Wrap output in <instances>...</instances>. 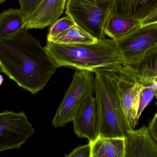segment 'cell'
<instances>
[{
	"label": "cell",
	"instance_id": "4",
	"mask_svg": "<svg viewBox=\"0 0 157 157\" xmlns=\"http://www.w3.org/2000/svg\"><path fill=\"white\" fill-rule=\"evenodd\" d=\"M113 0H67L65 14L78 27L95 38H105L104 27Z\"/></svg>",
	"mask_w": 157,
	"mask_h": 157
},
{
	"label": "cell",
	"instance_id": "14",
	"mask_svg": "<svg viewBox=\"0 0 157 157\" xmlns=\"http://www.w3.org/2000/svg\"><path fill=\"white\" fill-rule=\"evenodd\" d=\"M141 22L127 17L110 14L104 27V34L118 40L141 26Z\"/></svg>",
	"mask_w": 157,
	"mask_h": 157
},
{
	"label": "cell",
	"instance_id": "26",
	"mask_svg": "<svg viewBox=\"0 0 157 157\" xmlns=\"http://www.w3.org/2000/svg\"><path fill=\"white\" fill-rule=\"evenodd\" d=\"M156 97L157 99V92H156Z\"/></svg>",
	"mask_w": 157,
	"mask_h": 157
},
{
	"label": "cell",
	"instance_id": "12",
	"mask_svg": "<svg viewBox=\"0 0 157 157\" xmlns=\"http://www.w3.org/2000/svg\"><path fill=\"white\" fill-rule=\"evenodd\" d=\"M157 8V0H113L111 14L142 21Z\"/></svg>",
	"mask_w": 157,
	"mask_h": 157
},
{
	"label": "cell",
	"instance_id": "5",
	"mask_svg": "<svg viewBox=\"0 0 157 157\" xmlns=\"http://www.w3.org/2000/svg\"><path fill=\"white\" fill-rule=\"evenodd\" d=\"M90 71L77 69L52 121L55 128L72 122L76 111L88 96L95 93V76Z\"/></svg>",
	"mask_w": 157,
	"mask_h": 157
},
{
	"label": "cell",
	"instance_id": "15",
	"mask_svg": "<svg viewBox=\"0 0 157 157\" xmlns=\"http://www.w3.org/2000/svg\"><path fill=\"white\" fill-rule=\"evenodd\" d=\"M91 145V157H124V138L99 136Z\"/></svg>",
	"mask_w": 157,
	"mask_h": 157
},
{
	"label": "cell",
	"instance_id": "3",
	"mask_svg": "<svg viewBox=\"0 0 157 157\" xmlns=\"http://www.w3.org/2000/svg\"><path fill=\"white\" fill-rule=\"evenodd\" d=\"M115 68L95 69V94L99 136L125 138L132 131L125 118L117 87Z\"/></svg>",
	"mask_w": 157,
	"mask_h": 157
},
{
	"label": "cell",
	"instance_id": "19",
	"mask_svg": "<svg viewBox=\"0 0 157 157\" xmlns=\"http://www.w3.org/2000/svg\"><path fill=\"white\" fill-rule=\"evenodd\" d=\"M75 23L70 17H64L60 19H57L51 25L49 32L47 35V39L52 37L59 33L65 31L72 26Z\"/></svg>",
	"mask_w": 157,
	"mask_h": 157
},
{
	"label": "cell",
	"instance_id": "27",
	"mask_svg": "<svg viewBox=\"0 0 157 157\" xmlns=\"http://www.w3.org/2000/svg\"><path fill=\"white\" fill-rule=\"evenodd\" d=\"M2 73V70H1V68H0V73Z\"/></svg>",
	"mask_w": 157,
	"mask_h": 157
},
{
	"label": "cell",
	"instance_id": "24",
	"mask_svg": "<svg viewBox=\"0 0 157 157\" xmlns=\"http://www.w3.org/2000/svg\"><path fill=\"white\" fill-rule=\"evenodd\" d=\"M4 78L2 75H0V86L2 85V84L3 83Z\"/></svg>",
	"mask_w": 157,
	"mask_h": 157
},
{
	"label": "cell",
	"instance_id": "18",
	"mask_svg": "<svg viewBox=\"0 0 157 157\" xmlns=\"http://www.w3.org/2000/svg\"><path fill=\"white\" fill-rule=\"evenodd\" d=\"M157 88V87L155 85H144L140 93L139 109L136 117L137 121L139 120L144 110L149 105L154 97L156 96Z\"/></svg>",
	"mask_w": 157,
	"mask_h": 157
},
{
	"label": "cell",
	"instance_id": "1",
	"mask_svg": "<svg viewBox=\"0 0 157 157\" xmlns=\"http://www.w3.org/2000/svg\"><path fill=\"white\" fill-rule=\"evenodd\" d=\"M0 68L18 86L35 95L44 88L58 67L39 40L24 27L0 38Z\"/></svg>",
	"mask_w": 157,
	"mask_h": 157
},
{
	"label": "cell",
	"instance_id": "16",
	"mask_svg": "<svg viewBox=\"0 0 157 157\" xmlns=\"http://www.w3.org/2000/svg\"><path fill=\"white\" fill-rule=\"evenodd\" d=\"M47 41L59 44L73 45L96 43L99 40L75 24L65 31L47 39Z\"/></svg>",
	"mask_w": 157,
	"mask_h": 157
},
{
	"label": "cell",
	"instance_id": "7",
	"mask_svg": "<svg viewBox=\"0 0 157 157\" xmlns=\"http://www.w3.org/2000/svg\"><path fill=\"white\" fill-rule=\"evenodd\" d=\"M116 41L124 66L135 64L147 52L157 46V23L140 26Z\"/></svg>",
	"mask_w": 157,
	"mask_h": 157
},
{
	"label": "cell",
	"instance_id": "25",
	"mask_svg": "<svg viewBox=\"0 0 157 157\" xmlns=\"http://www.w3.org/2000/svg\"><path fill=\"white\" fill-rule=\"evenodd\" d=\"M6 1V0H0V4H1L3 2H5Z\"/></svg>",
	"mask_w": 157,
	"mask_h": 157
},
{
	"label": "cell",
	"instance_id": "23",
	"mask_svg": "<svg viewBox=\"0 0 157 157\" xmlns=\"http://www.w3.org/2000/svg\"><path fill=\"white\" fill-rule=\"evenodd\" d=\"M157 23V8L141 22V26Z\"/></svg>",
	"mask_w": 157,
	"mask_h": 157
},
{
	"label": "cell",
	"instance_id": "2",
	"mask_svg": "<svg viewBox=\"0 0 157 157\" xmlns=\"http://www.w3.org/2000/svg\"><path fill=\"white\" fill-rule=\"evenodd\" d=\"M58 68L71 67L93 72L101 68L124 65L122 56L115 40L105 38L96 43L65 45L47 41L45 47Z\"/></svg>",
	"mask_w": 157,
	"mask_h": 157
},
{
	"label": "cell",
	"instance_id": "20",
	"mask_svg": "<svg viewBox=\"0 0 157 157\" xmlns=\"http://www.w3.org/2000/svg\"><path fill=\"white\" fill-rule=\"evenodd\" d=\"M42 0H18L20 3L19 9L25 18L33 13L40 4Z\"/></svg>",
	"mask_w": 157,
	"mask_h": 157
},
{
	"label": "cell",
	"instance_id": "6",
	"mask_svg": "<svg viewBox=\"0 0 157 157\" xmlns=\"http://www.w3.org/2000/svg\"><path fill=\"white\" fill-rule=\"evenodd\" d=\"M35 133L24 112L0 113V152L19 149Z\"/></svg>",
	"mask_w": 157,
	"mask_h": 157
},
{
	"label": "cell",
	"instance_id": "10",
	"mask_svg": "<svg viewBox=\"0 0 157 157\" xmlns=\"http://www.w3.org/2000/svg\"><path fill=\"white\" fill-rule=\"evenodd\" d=\"M124 142V157H157V142L145 125L130 131Z\"/></svg>",
	"mask_w": 157,
	"mask_h": 157
},
{
	"label": "cell",
	"instance_id": "11",
	"mask_svg": "<svg viewBox=\"0 0 157 157\" xmlns=\"http://www.w3.org/2000/svg\"><path fill=\"white\" fill-rule=\"evenodd\" d=\"M67 0H42L31 14L25 18V27L43 29L51 26L63 14Z\"/></svg>",
	"mask_w": 157,
	"mask_h": 157
},
{
	"label": "cell",
	"instance_id": "13",
	"mask_svg": "<svg viewBox=\"0 0 157 157\" xmlns=\"http://www.w3.org/2000/svg\"><path fill=\"white\" fill-rule=\"evenodd\" d=\"M127 66L141 84L157 87V46L147 52L138 62Z\"/></svg>",
	"mask_w": 157,
	"mask_h": 157
},
{
	"label": "cell",
	"instance_id": "21",
	"mask_svg": "<svg viewBox=\"0 0 157 157\" xmlns=\"http://www.w3.org/2000/svg\"><path fill=\"white\" fill-rule=\"evenodd\" d=\"M91 145L90 143L86 145L81 146L71 152L65 157H91Z\"/></svg>",
	"mask_w": 157,
	"mask_h": 157
},
{
	"label": "cell",
	"instance_id": "22",
	"mask_svg": "<svg viewBox=\"0 0 157 157\" xmlns=\"http://www.w3.org/2000/svg\"><path fill=\"white\" fill-rule=\"evenodd\" d=\"M156 105L157 107V102ZM147 127L151 135L157 143V110L155 116L148 124Z\"/></svg>",
	"mask_w": 157,
	"mask_h": 157
},
{
	"label": "cell",
	"instance_id": "17",
	"mask_svg": "<svg viewBox=\"0 0 157 157\" xmlns=\"http://www.w3.org/2000/svg\"><path fill=\"white\" fill-rule=\"evenodd\" d=\"M25 17L19 9H9L0 14V38L15 34L25 27Z\"/></svg>",
	"mask_w": 157,
	"mask_h": 157
},
{
	"label": "cell",
	"instance_id": "8",
	"mask_svg": "<svg viewBox=\"0 0 157 157\" xmlns=\"http://www.w3.org/2000/svg\"><path fill=\"white\" fill-rule=\"evenodd\" d=\"M117 77V87L122 107L127 122L132 130L138 124L136 120L140 93L144 85L127 66L115 68Z\"/></svg>",
	"mask_w": 157,
	"mask_h": 157
},
{
	"label": "cell",
	"instance_id": "9",
	"mask_svg": "<svg viewBox=\"0 0 157 157\" xmlns=\"http://www.w3.org/2000/svg\"><path fill=\"white\" fill-rule=\"evenodd\" d=\"M74 131L80 138H86L89 142L99 136L98 109L93 94L85 99L76 111L73 120Z\"/></svg>",
	"mask_w": 157,
	"mask_h": 157
}]
</instances>
